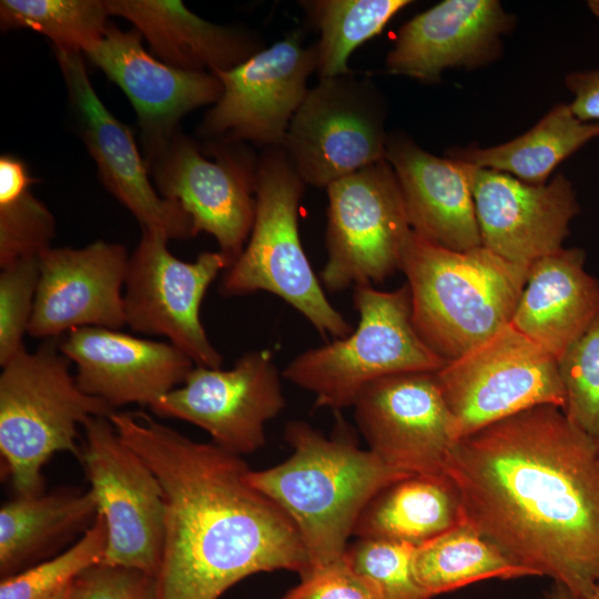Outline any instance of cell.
Returning a JSON list of instances; mask_svg holds the SVG:
<instances>
[{
	"mask_svg": "<svg viewBox=\"0 0 599 599\" xmlns=\"http://www.w3.org/2000/svg\"><path fill=\"white\" fill-rule=\"evenodd\" d=\"M466 167L484 247L528 266L562 248L569 224L580 210L565 175L532 185L504 172Z\"/></svg>",
	"mask_w": 599,
	"mask_h": 599,
	"instance_id": "obj_18",
	"label": "cell"
},
{
	"mask_svg": "<svg viewBox=\"0 0 599 599\" xmlns=\"http://www.w3.org/2000/svg\"><path fill=\"white\" fill-rule=\"evenodd\" d=\"M545 599H577L565 586L554 582Z\"/></svg>",
	"mask_w": 599,
	"mask_h": 599,
	"instance_id": "obj_40",
	"label": "cell"
},
{
	"mask_svg": "<svg viewBox=\"0 0 599 599\" xmlns=\"http://www.w3.org/2000/svg\"><path fill=\"white\" fill-rule=\"evenodd\" d=\"M18 156H0V267L18 260L39 257L49 250L55 220L31 191L35 183Z\"/></svg>",
	"mask_w": 599,
	"mask_h": 599,
	"instance_id": "obj_30",
	"label": "cell"
},
{
	"mask_svg": "<svg viewBox=\"0 0 599 599\" xmlns=\"http://www.w3.org/2000/svg\"><path fill=\"white\" fill-rule=\"evenodd\" d=\"M108 529L99 514L94 524L73 545L52 558L1 579L0 599H49L82 572L103 561Z\"/></svg>",
	"mask_w": 599,
	"mask_h": 599,
	"instance_id": "obj_33",
	"label": "cell"
},
{
	"mask_svg": "<svg viewBox=\"0 0 599 599\" xmlns=\"http://www.w3.org/2000/svg\"><path fill=\"white\" fill-rule=\"evenodd\" d=\"M466 524L577 599L599 593V454L554 405L457 439L445 465Z\"/></svg>",
	"mask_w": 599,
	"mask_h": 599,
	"instance_id": "obj_1",
	"label": "cell"
},
{
	"mask_svg": "<svg viewBox=\"0 0 599 599\" xmlns=\"http://www.w3.org/2000/svg\"><path fill=\"white\" fill-rule=\"evenodd\" d=\"M386 144L377 92L347 74L307 91L281 148L305 184L327 187L385 160Z\"/></svg>",
	"mask_w": 599,
	"mask_h": 599,
	"instance_id": "obj_12",
	"label": "cell"
},
{
	"mask_svg": "<svg viewBox=\"0 0 599 599\" xmlns=\"http://www.w3.org/2000/svg\"><path fill=\"white\" fill-rule=\"evenodd\" d=\"M111 16L130 21L162 62L186 71L230 70L261 49L250 32L219 26L176 0H106Z\"/></svg>",
	"mask_w": 599,
	"mask_h": 599,
	"instance_id": "obj_25",
	"label": "cell"
},
{
	"mask_svg": "<svg viewBox=\"0 0 599 599\" xmlns=\"http://www.w3.org/2000/svg\"><path fill=\"white\" fill-rule=\"evenodd\" d=\"M74 581L49 599H79Z\"/></svg>",
	"mask_w": 599,
	"mask_h": 599,
	"instance_id": "obj_41",
	"label": "cell"
},
{
	"mask_svg": "<svg viewBox=\"0 0 599 599\" xmlns=\"http://www.w3.org/2000/svg\"><path fill=\"white\" fill-rule=\"evenodd\" d=\"M591 599H599V593H597L593 598Z\"/></svg>",
	"mask_w": 599,
	"mask_h": 599,
	"instance_id": "obj_44",
	"label": "cell"
},
{
	"mask_svg": "<svg viewBox=\"0 0 599 599\" xmlns=\"http://www.w3.org/2000/svg\"><path fill=\"white\" fill-rule=\"evenodd\" d=\"M280 599H380L376 587L343 557L312 567Z\"/></svg>",
	"mask_w": 599,
	"mask_h": 599,
	"instance_id": "obj_37",
	"label": "cell"
},
{
	"mask_svg": "<svg viewBox=\"0 0 599 599\" xmlns=\"http://www.w3.org/2000/svg\"><path fill=\"white\" fill-rule=\"evenodd\" d=\"M565 389L562 412L588 435L599 436V315L558 359Z\"/></svg>",
	"mask_w": 599,
	"mask_h": 599,
	"instance_id": "obj_34",
	"label": "cell"
},
{
	"mask_svg": "<svg viewBox=\"0 0 599 599\" xmlns=\"http://www.w3.org/2000/svg\"><path fill=\"white\" fill-rule=\"evenodd\" d=\"M463 521L458 494L446 475H413L374 496L359 515L353 535L419 546Z\"/></svg>",
	"mask_w": 599,
	"mask_h": 599,
	"instance_id": "obj_27",
	"label": "cell"
},
{
	"mask_svg": "<svg viewBox=\"0 0 599 599\" xmlns=\"http://www.w3.org/2000/svg\"><path fill=\"white\" fill-rule=\"evenodd\" d=\"M54 52L81 136L105 189L131 212L142 230L160 232L169 240L194 237L190 215L179 203L163 199L152 185L133 131L98 97L83 54L57 49Z\"/></svg>",
	"mask_w": 599,
	"mask_h": 599,
	"instance_id": "obj_15",
	"label": "cell"
},
{
	"mask_svg": "<svg viewBox=\"0 0 599 599\" xmlns=\"http://www.w3.org/2000/svg\"><path fill=\"white\" fill-rule=\"evenodd\" d=\"M83 428L79 461L108 529V547L101 564L155 578L164 539L160 481L123 441L109 417H92Z\"/></svg>",
	"mask_w": 599,
	"mask_h": 599,
	"instance_id": "obj_10",
	"label": "cell"
},
{
	"mask_svg": "<svg viewBox=\"0 0 599 599\" xmlns=\"http://www.w3.org/2000/svg\"><path fill=\"white\" fill-rule=\"evenodd\" d=\"M304 182L281 146L257 164L256 210L250 240L221 280L223 296L272 293L300 312L322 335L343 338L353 331L328 302L298 233Z\"/></svg>",
	"mask_w": 599,
	"mask_h": 599,
	"instance_id": "obj_6",
	"label": "cell"
},
{
	"mask_svg": "<svg viewBox=\"0 0 599 599\" xmlns=\"http://www.w3.org/2000/svg\"><path fill=\"white\" fill-rule=\"evenodd\" d=\"M169 241L160 232L142 230L124 282L126 325L136 333L166 337L196 366L219 368L222 356L209 339L200 312L209 286L231 263L220 251L203 252L194 262L181 261L170 252Z\"/></svg>",
	"mask_w": 599,
	"mask_h": 599,
	"instance_id": "obj_11",
	"label": "cell"
},
{
	"mask_svg": "<svg viewBox=\"0 0 599 599\" xmlns=\"http://www.w3.org/2000/svg\"><path fill=\"white\" fill-rule=\"evenodd\" d=\"M589 9L591 12L598 18L599 20V0H590L587 2Z\"/></svg>",
	"mask_w": 599,
	"mask_h": 599,
	"instance_id": "obj_42",
	"label": "cell"
},
{
	"mask_svg": "<svg viewBox=\"0 0 599 599\" xmlns=\"http://www.w3.org/2000/svg\"><path fill=\"white\" fill-rule=\"evenodd\" d=\"M596 444H597V449H598V454H599V436L596 438Z\"/></svg>",
	"mask_w": 599,
	"mask_h": 599,
	"instance_id": "obj_43",
	"label": "cell"
},
{
	"mask_svg": "<svg viewBox=\"0 0 599 599\" xmlns=\"http://www.w3.org/2000/svg\"><path fill=\"white\" fill-rule=\"evenodd\" d=\"M162 487L156 599H219L251 575L311 568L290 517L248 480L241 456L195 441L143 412L109 416Z\"/></svg>",
	"mask_w": 599,
	"mask_h": 599,
	"instance_id": "obj_2",
	"label": "cell"
},
{
	"mask_svg": "<svg viewBox=\"0 0 599 599\" xmlns=\"http://www.w3.org/2000/svg\"><path fill=\"white\" fill-rule=\"evenodd\" d=\"M75 366V380L87 394L113 409L128 404L151 407L183 384L195 364L171 343L132 336L119 329L80 327L59 341Z\"/></svg>",
	"mask_w": 599,
	"mask_h": 599,
	"instance_id": "obj_21",
	"label": "cell"
},
{
	"mask_svg": "<svg viewBox=\"0 0 599 599\" xmlns=\"http://www.w3.org/2000/svg\"><path fill=\"white\" fill-rule=\"evenodd\" d=\"M386 160L416 234L454 251L481 246L466 164L436 156L400 134L387 138Z\"/></svg>",
	"mask_w": 599,
	"mask_h": 599,
	"instance_id": "obj_23",
	"label": "cell"
},
{
	"mask_svg": "<svg viewBox=\"0 0 599 599\" xmlns=\"http://www.w3.org/2000/svg\"><path fill=\"white\" fill-rule=\"evenodd\" d=\"M327 261L321 272L328 292L382 283L400 268L412 229L396 174L382 160L327 187Z\"/></svg>",
	"mask_w": 599,
	"mask_h": 599,
	"instance_id": "obj_9",
	"label": "cell"
},
{
	"mask_svg": "<svg viewBox=\"0 0 599 599\" xmlns=\"http://www.w3.org/2000/svg\"><path fill=\"white\" fill-rule=\"evenodd\" d=\"M355 419L369 449L409 475L445 476L456 439L435 373L376 379L357 395Z\"/></svg>",
	"mask_w": 599,
	"mask_h": 599,
	"instance_id": "obj_16",
	"label": "cell"
},
{
	"mask_svg": "<svg viewBox=\"0 0 599 599\" xmlns=\"http://www.w3.org/2000/svg\"><path fill=\"white\" fill-rule=\"evenodd\" d=\"M39 257L18 260L0 273V365L24 347L39 284Z\"/></svg>",
	"mask_w": 599,
	"mask_h": 599,
	"instance_id": "obj_36",
	"label": "cell"
},
{
	"mask_svg": "<svg viewBox=\"0 0 599 599\" xmlns=\"http://www.w3.org/2000/svg\"><path fill=\"white\" fill-rule=\"evenodd\" d=\"M74 582L79 599H156L155 579L134 569L99 564Z\"/></svg>",
	"mask_w": 599,
	"mask_h": 599,
	"instance_id": "obj_38",
	"label": "cell"
},
{
	"mask_svg": "<svg viewBox=\"0 0 599 599\" xmlns=\"http://www.w3.org/2000/svg\"><path fill=\"white\" fill-rule=\"evenodd\" d=\"M60 338L43 339L1 366L0 454L2 471L19 496L44 491L43 466L57 453L78 460L79 426L115 412L84 393L71 373Z\"/></svg>",
	"mask_w": 599,
	"mask_h": 599,
	"instance_id": "obj_5",
	"label": "cell"
},
{
	"mask_svg": "<svg viewBox=\"0 0 599 599\" xmlns=\"http://www.w3.org/2000/svg\"><path fill=\"white\" fill-rule=\"evenodd\" d=\"M84 54L130 100L146 163L172 140L185 114L216 103L223 92L215 74L181 70L155 58L145 50L143 38L135 29L124 31L110 26Z\"/></svg>",
	"mask_w": 599,
	"mask_h": 599,
	"instance_id": "obj_20",
	"label": "cell"
},
{
	"mask_svg": "<svg viewBox=\"0 0 599 599\" xmlns=\"http://www.w3.org/2000/svg\"><path fill=\"white\" fill-rule=\"evenodd\" d=\"M106 0H1L2 30L30 29L45 35L54 49L84 54L105 34Z\"/></svg>",
	"mask_w": 599,
	"mask_h": 599,
	"instance_id": "obj_32",
	"label": "cell"
},
{
	"mask_svg": "<svg viewBox=\"0 0 599 599\" xmlns=\"http://www.w3.org/2000/svg\"><path fill=\"white\" fill-rule=\"evenodd\" d=\"M284 436L292 455L271 468L250 470L248 480L293 521L311 568L342 559L366 505L385 487L413 475L361 449L345 433L327 438L294 420Z\"/></svg>",
	"mask_w": 599,
	"mask_h": 599,
	"instance_id": "obj_3",
	"label": "cell"
},
{
	"mask_svg": "<svg viewBox=\"0 0 599 599\" xmlns=\"http://www.w3.org/2000/svg\"><path fill=\"white\" fill-rule=\"evenodd\" d=\"M515 18L497 0H445L408 20L386 57V70L437 81L450 68L487 65L502 52Z\"/></svg>",
	"mask_w": 599,
	"mask_h": 599,
	"instance_id": "obj_22",
	"label": "cell"
},
{
	"mask_svg": "<svg viewBox=\"0 0 599 599\" xmlns=\"http://www.w3.org/2000/svg\"><path fill=\"white\" fill-rule=\"evenodd\" d=\"M285 406L280 374L267 349L243 354L230 369L194 366L179 386L150 409L158 417L191 423L213 444L252 454L266 441L265 424Z\"/></svg>",
	"mask_w": 599,
	"mask_h": 599,
	"instance_id": "obj_13",
	"label": "cell"
},
{
	"mask_svg": "<svg viewBox=\"0 0 599 599\" xmlns=\"http://www.w3.org/2000/svg\"><path fill=\"white\" fill-rule=\"evenodd\" d=\"M354 290L359 315L356 329L301 353L283 372L286 379L315 396L317 407L344 409L376 379L403 373H436L446 364L413 325L407 284L387 292L372 285Z\"/></svg>",
	"mask_w": 599,
	"mask_h": 599,
	"instance_id": "obj_7",
	"label": "cell"
},
{
	"mask_svg": "<svg viewBox=\"0 0 599 599\" xmlns=\"http://www.w3.org/2000/svg\"><path fill=\"white\" fill-rule=\"evenodd\" d=\"M413 573L429 598L484 579L536 576L511 561L465 521L416 546Z\"/></svg>",
	"mask_w": 599,
	"mask_h": 599,
	"instance_id": "obj_29",
	"label": "cell"
},
{
	"mask_svg": "<svg viewBox=\"0 0 599 599\" xmlns=\"http://www.w3.org/2000/svg\"><path fill=\"white\" fill-rule=\"evenodd\" d=\"M98 515V501L90 488L16 495L0 509L1 579L65 550L87 532Z\"/></svg>",
	"mask_w": 599,
	"mask_h": 599,
	"instance_id": "obj_26",
	"label": "cell"
},
{
	"mask_svg": "<svg viewBox=\"0 0 599 599\" xmlns=\"http://www.w3.org/2000/svg\"><path fill=\"white\" fill-rule=\"evenodd\" d=\"M321 31L319 79L347 75V60L362 43L378 34L407 0H321L304 2Z\"/></svg>",
	"mask_w": 599,
	"mask_h": 599,
	"instance_id": "obj_31",
	"label": "cell"
},
{
	"mask_svg": "<svg viewBox=\"0 0 599 599\" xmlns=\"http://www.w3.org/2000/svg\"><path fill=\"white\" fill-rule=\"evenodd\" d=\"M596 138H599V122H583L568 104L560 103L527 132L506 143L490 148H453L447 156L510 174L528 184L542 185L564 160Z\"/></svg>",
	"mask_w": 599,
	"mask_h": 599,
	"instance_id": "obj_28",
	"label": "cell"
},
{
	"mask_svg": "<svg viewBox=\"0 0 599 599\" xmlns=\"http://www.w3.org/2000/svg\"><path fill=\"white\" fill-rule=\"evenodd\" d=\"M129 257L122 244L105 241L43 252L28 334L43 341L80 327L126 325L123 292Z\"/></svg>",
	"mask_w": 599,
	"mask_h": 599,
	"instance_id": "obj_19",
	"label": "cell"
},
{
	"mask_svg": "<svg viewBox=\"0 0 599 599\" xmlns=\"http://www.w3.org/2000/svg\"><path fill=\"white\" fill-rule=\"evenodd\" d=\"M581 248H560L534 262L510 319L557 361L599 315V281Z\"/></svg>",
	"mask_w": 599,
	"mask_h": 599,
	"instance_id": "obj_24",
	"label": "cell"
},
{
	"mask_svg": "<svg viewBox=\"0 0 599 599\" xmlns=\"http://www.w3.org/2000/svg\"><path fill=\"white\" fill-rule=\"evenodd\" d=\"M415 548L403 541L358 538L344 557L376 587L380 599H430L413 573Z\"/></svg>",
	"mask_w": 599,
	"mask_h": 599,
	"instance_id": "obj_35",
	"label": "cell"
},
{
	"mask_svg": "<svg viewBox=\"0 0 599 599\" xmlns=\"http://www.w3.org/2000/svg\"><path fill=\"white\" fill-rule=\"evenodd\" d=\"M316 69V45L305 47L300 32H293L241 64L214 72L223 92L200 132L225 142L282 146Z\"/></svg>",
	"mask_w": 599,
	"mask_h": 599,
	"instance_id": "obj_14",
	"label": "cell"
},
{
	"mask_svg": "<svg viewBox=\"0 0 599 599\" xmlns=\"http://www.w3.org/2000/svg\"><path fill=\"white\" fill-rule=\"evenodd\" d=\"M435 375L456 439L535 406L566 403L557 358L510 323Z\"/></svg>",
	"mask_w": 599,
	"mask_h": 599,
	"instance_id": "obj_8",
	"label": "cell"
},
{
	"mask_svg": "<svg viewBox=\"0 0 599 599\" xmlns=\"http://www.w3.org/2000/svg\"><path fill=\"white\" fill-rule=\"evenodd\" d=\"M565 84L573 95L571 112L583 122H599V69L571 72Z\"/></svg>",
	"mask_w": 599,
	"mask_h": 599,
	"instance_id": "obj_39",
	"label": "cell"
},
{
	"mask_svg": "<svg viewBox=\"0 0 599 599\" xmlns=\"http://www.w3.org/2000/svg\"><path fill=\"white\" fill-rule=\"evenodd\" d=\"M529 267L483 245L449 250L412 230L400 270L407 277L417 334L446 362L464 355L510 323Z\"/></svg>",
	"mask_w": 599,
	"mask_h": 599,
	"instance_id": "obj_4",
	"label": "cell"
},
{
	"mask_svg": "<svg viewBox=\"0 0 599 599\" xmlns=\"http://www.w3.org/2000/svg\"><path fill=\"white\" fill-rule=\"evenodd\" d=\"M148 166L159 194L184 209L196 235L211 234L232 265L253 227L257 167L253 171L246 161L229 152L207 160L179 131Z\"/></svg>",
	"mask_w": 599,
	"mask_h": 599,
	"instance_id": "obj_17",
	"label": "cell"
}]
</instances>
